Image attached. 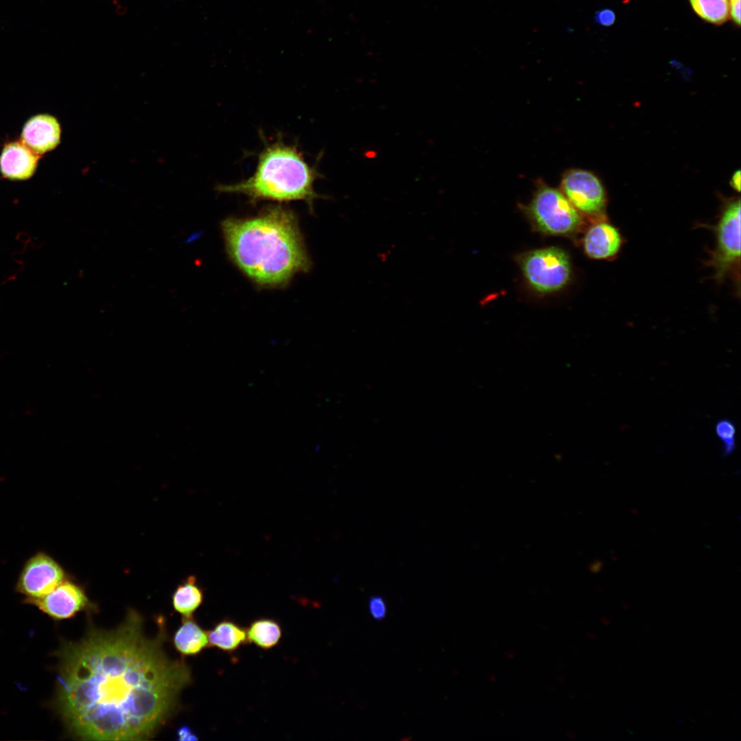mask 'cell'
<instances>
[{"mask_svg": "<svg viewBox=\"0 0 741 741\" xmlns=\"http://www.w3.org/2000/svg\"><path fill=\"white\" fill-rule=\"evenodd\" d=\"M209 647L233 652L248 643L246 628L231 620L224 619L207 631Z\"/></svg>", "mask_w": 741, "mask_h": 741, "instance_id": "cell-14", "label": "cell"}, {"mask_svg": "<svg viewBox=\"0 0 741 741\" xmlns=\"http://www.w3.org/2000/svg\"><path fill=\"white\" fill-rule=\"evenodd\" d=\"M519 263L527 283L538 292L558 291L570 281L569 258L561 248L552 246L528 252L521 256Z\"/></svg>", "mask_w": 741, "mask_h": 741, "instance_id": "cell-5", "label": "cell"}, {"mask_svg": "<svg viewBox=\"0 0 741 741\" xmlns=\"http://www.w3.org/2000/svg\"><path fill=\"white\" fill-rule=\"evenodd\" d=\"M561 191L578 213L589 216L601 215L606 204V196L598 178L592 172L580 169L566 171L561 181Z\"/></svg>", "mask_w": 741, "mask_h": 741, "instance_id": "cell-8", "label": "cell"}, {"mask_svg": "<svg viewBox=\"0 0 741 741\" xmlns=\"http://www.w3.org/2000/svg\"><path fill=\"white\" fill-rule=\"evenodd\" d=\"M322 177L315 166L308 164L296 144L286 143L279 136L273 142H265L250 177L235 184L219 185L217 190L245 195L253 203L302 200L313 210L315 200L323 197L314 187Z\"/></svg>", "mask_w": 741, "mask_h": 741, "instance_id": "cell-3", "label": "cell"}, {"mask_svg": "<svg viewBox=\"0 0 741 741\" xmlns=\"http://www.w3.org/2000/svg\"><path fill=\"white\" fill-rule=\"evenodd\" d=\"M622 242L618 230L612 224L602 222L589 228L583 238V248L590 258L606 259L619 252Z\"/></svg>", "mask_w": 741, "mask_h": 741, "instance_id": "cell-12", "label": "cell"}, {"mask_svg": "<svg viewBox=\"0 0 741 741\" xmlns=\"http://www.w3.org/2000/svg\"><path fill=\"white\" fill-rule=\"evenodd\" d=\"M731 16L739 26L740 24V0H729Z\"/></svg>", "mask_w": 741, "mask_h": 741, "instance_id": "cell-21", "label": "cell"}, {"mask_svg": "<svg viewBox=\"0 0 741 741\" xmlns=\"http://www.w3.org/2000/svg\"><path fill=\"white\" fill-rule=\"evenodd\" d=\"M148 636L143 617L130 610L120 625L90 628L56 652L55 708L67 731L94 740L148 739L191 684L190 668L165 652L164 620Z\"/></svg>", "mask_w": 741, "mask_h": 741, "instance_id": "cell-1", "label": "cell"}, {"mask_svg": "<svg viewBox=\"0 0 741 741\" xmlns=\"http://www.w3.org/2000/svg\"><path fill=\"white\" fill-rule=\"evenodd\" d=\"M595 21L600 25L609 27L614 23L615 15L612 10L604 8L596 12Z\"/></svg>", "mask_w": 741, "mask_h": 741, "instance_id": "cell-20", "label": "cell"}, {"mask_svg": "<svg viewBox=\"0 0 741 741\" xmlns=\"http://www.w3.org/2000/svg\"><path fill=\"white\" fill-rule=\"evenodd\" d=\"M694 11L703 20L716 25L727 21L730 14L729 0H690Z\"/></svg>", "mask_w": 741, "mask_h": 741, "instance_id": "cell-17", "label": "cell"}, {"mask_svg": "<svg viewBox=\"0 0 741 741\" xmlns=\"http://www.w3.org/2000/svg\"><path fill=\"white\" fill-rule=\"evenodd\" d=\"M222 230L230 257L259 285H283L309 269L296 217L289 209L272 206L251 217H230Z\"/></svg>", "mask_w": 741, "mask_h": 741, "instance_id": "cell-2", "label": "cell"}, {"mask_svg": "<svg viewBox=\"0 0 741 741\" xmlns=\"http://www.w3.org/2000/svg\"><path fill=\"white\" fill-rule=\"evenodd\" d=\"M26 603L36 606L56 620L71 618L92 606L83 588L67 579L45 596Z\"/></svg>", "mask_w": 741, "mask_h": 741, "instance_id": "cell-9", "label": "cell"}, {"mask_svg": "<svg viewBox=\"0 0 741 741\" xmlns=\"http://www.w3.org/2000/svg\"><path fill=\"white\" fill-rule=\"evenodd\" d=\"M60 127L58 121L49 115L30 118L22 132L23 143L36 154H43L55 148L60 142Z\"/></svg>", "mask_w": 741, "mask_h": 741, "instance_id": "cell-10", "label": "cell"}, {"mask_svg": "<svg viewBox=\"0 0 741 741\" xmlns=\"http://www.w3.org/2000/svg\"><path fill=\"white\" fill-rule=\"evenodd\" d=\"M203 600L202 588L198 585L196 577L191 576L177 587L172 596V605L183 618H191L202 604Z\"/></svg>", "mask_w": 741, "mask_h": 741, "instance_id": "cell-15", "label": "cell"}, {"mask_svg": "<svg viewBox=\"0 0 741 741\" xmlns=\"http://www.w3.org/2000/svg\"><path fill=\"white\" fill-rule=\"evenodd\" d=\"M174 648L183 656H195L209 647L207 631L193 617L183 618L173 637Z\"/></svg>", "mask_w": 741, "mask_h": 741, "instance_id": "cell-13", "label": "cell"}, {"mask_svg": "<svg viewBox=\"0 0 741 741\" xmlns=\"http://www.w3.org/2000/svg\"><path fill=\"white\" fill-rule=\"evenodd\" d=\"M368 610L371 616L375 620H383L387 613V606L385 600L379 596H374L368 600Z\"/></svg>", "mask_w": 741, "mask_h": 741, "instance_id": "cell-19", "label": "cell"}, {"mask_svg": "<svg viewBox=\"0 0 741 741\" xmlns=\"http://www.w3.org/2000/svg\"><path fill=\"white\" fill-rule=\"evenodd\" d=\"M246 633L248 642L263 650L276 646L282 636L279 623L265 618L252 621L246 628Z\"/></svg>", "mask_w": 741, "mask_h": 741, "instance_id": "cell-16", "label": "cell"}, {"mask_svg": "<svg viewBox=\"0 0 741 741\" xmlns=\"http://www.w3.org/2000/svg\"><path fill=\"white\" fill-rule=\"evenodd\" d=\"M178 735L181 740H197L196 736L188 727H181L178 731Z\"/></svg>", "mask_w": 741, "mask_h": 741, "instance_id": "cell-22", "label": "cell"}, {"mask_svg": "<svg viewBox=\"0 0 741 741\" xmlns=\"http://www.w3.org/2000/svg\"><path fill=\"white\" fill-rule=\"evenodd\" d=\"M716 248L710 264L714 276L722 281L734 270L740 258V201L729 202L723 210L716 224Z\"/></svg>", "mask_w": 741, "mask_h": 741, "instance_id": "cell-6", "label": "cell"}, {"mask_svg": "<svg viewBox=\"0 0 741 741\" xmlns=\"http://www.w3.org/2000/svg\"><path fill=\"white\" fill-rule=\"evenodd\" d=\"M731 186L738 192L740 191V172L736 171L732 176Z\"/></svg>", "mask_w": 741, "mask_h": 741, "instance_id": "cell-23", "label": "cell"}, {"mask_svg": "<svg viewBox=\"0 0 741 741\" xmlns=\"http://www.w3.org/2000/svg\"><path fill=\"white\" fill-rule=\"evenodd\" d=\"M715 432L722 443V451L725 456L733 452L736 445V429L734 423L729 419L718 421L715 426Z\"/></svg>", "mask_w": 741, "mask_h": 741, "instance_id": "cell-18", "label": "cell"}, {"mask_svg": "<svg viewBox=\"0 0 741 741\" xmlns=\"http://www.w3.org/2000/svg\"><path fill=\"white\" fill-rule=\"evenodd\" d=\"M38 160L36 153L24 143H10L1 152L0 170L9 179L25 180L34 174Z\"/></svg>", "mask_w": 741, "mask_h": 741, "instance_id": "cell-11", "label": "cell"}, {"mask_svg": "<svg viewBox=\"0 0 741 741\" xmlns=\"http://www.w3.org/2000/svg\"><path fill=\"white\" fill-rule=\"evenodd\" d=\"M537 228L550 235H569L581 224V217L564 194L541 183L526 207Z\"/></svg>", "mask_w": 741, "mask_h": 741, "instance_id": "cell-4", "label": "cell"}, {"mask_svg": "<svg viewBox=\"0 0 741 741\" xmlns=\"http://www.w3.org/2000/svg\"><path fill=\"white\" fill-rule=\"evenodd\" d=\"M65 579L62 567L49 554L40 551L25 562L15 587L27 602L45 596Z\"/></svg>", "mask_w": 741, "mask_h": 741, "instance_id": "cell-7", "label": "cell"}]
</instances>
